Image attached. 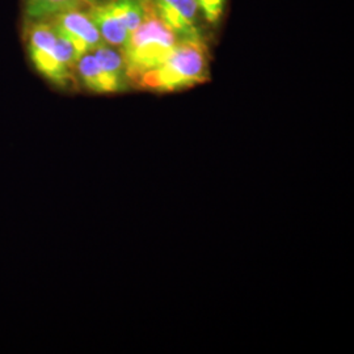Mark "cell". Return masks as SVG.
Wrapping results in <instances>:
<instances>
[{
	"mask_svg": "<svg viewBox=\"0 0 354 354\" xmlns=\"http://www.w3.org/2000/svg\"><path fill=\"white\" fill-rule=\"evenodd\" d=\"M210 76L209 50L203 41H183L156 68L134 84L155 92H175L203 84Z\"/></svg>",
	"mask_w": 354,
	"mask_h": 354,
	"instance_id": "1",
	"label": "cell"
},
{
	"mask_svg": "<svg viewBox=\"0 0 354 354\" xmlns=\"http://www.w3.org/2000/svg\"><path fill=\"white\" fill-rule=\"evenodd\" d=\"M180 41L156 15L151 0L147 3L145 19L129 36L121 49L127 64V82L136 84L140 76L156 68Z\"/></svg>",
	"mask_w": 354,
	"mask_h": 354,
	"instance_id": "2",
	"label": "cell"
},
{
	"mask_svg": "<svg viewBox=\"0 0 354 354\" xmlns=\"http://www.w3.org/2000/svg\"><path fill=\"white\" fill-rule=\"evenodd\" d=\"M153 10L180 42L203 41L197 0H151Z\"/></svg>",
	"mask_w": 354,
	"mask_h": 354,
	"instance_id": "3",
	"label": "cell"
},
{
	"mask_svg": "<svg viewBox=\"0 0 354 354\" xmlns=\"http://www.w3.org/2000/svg\"><path fill=\"white\" fill-rule=\"evenodd\" d=\"M53 26L74 45L79 57L105 44L88 15L77 10L55 15Z\"/></svg>",
	"mask_w": 354,
	"mask_h": 354,
	"instance_id": "4",
	"label": "cell"
},
{
	"mask_svg": "<svg viewBox=\"0 0 354 354\" xmlns=\"http://www.w3.org/2000/svg\"><path fill=\"white\" fill-rule=\"evenodd\" d=\"M75 68L84 86L93 92L111 93L127 88V86L102 71L93 54H89V51L76 61Z\"/></svg>",
	"mask_w": 354,
	"mask_h": 354,
	"instance_id": "5",
	"label": "cell"
},
{
	"mask_svg": "<svg viewBox=\"0 0 354 354\" xmlns=\"http://www.w3.org/2000/svg\"><path fill=\"white\" fill-rule=\"evenodd\" d=\"M91 21L97 28L100 36L105 44L112 45L114 48H124L129 39L130 33L122 23L114 16L108 4L95 6L89 10Z\"/></svg>",
	"mask_w": 354,
	"mask_h": 354,
	"instance_id": "6",
	"label": "cell"
},
{
	"mask_svg": "<svg viewBox=\"0 0 354 354\" xmlns=\"http://www.w3.org/2000/svg\"><path fill=\"white\" fill-rule=\"evenodd\" d=\"M95 59L97 61L102 71H105L108 75L112 76L124 86L129 84L127 76V64L122 51L114 49L112 45L102 44L96 49L92 50Z\"/></svg>",
	"mask_w": 354,
	"mask_h": 354,
	"instance_id": "7",
	"label": "cell"
},
{
	"mask_svg": "<svg viewBox=\"0 0 354 354\" xmlns=\"http://www.w3.org/2000/svg\"><path fill=\"white\" fill-rule=\"evenodd\" d=\"M149 0H113L108 3L114 16L122 23L129 33L142 24Z\"/></svg>",
	"mask_w": 354,
	"mask_h": 354,
	"instance_id": "8",
	"label": "cell"
},
{
	"mask_svg": "<svg viewBox=\"0 0 354 354\" xmlns=\"http://www.w3.org/2000/svg\"><path fill=\"white\" fill-rule=\"evenodd\" d=\"M93 0H26V13L32 19H45L53 15L76 11Z\"/></svg>",
	"mask_w": 354,
	"mask_h": 354,
	"instance_id": "9",
	"label": "cell"
},
{
	"mask_svg": "<svg viewBox=\"0 0 354 354\" xmlns=\"http://www.w3.org/2000/svg\"><path fill=\"white\" fill-rule=\"evenodd\" d=\"M197 3L207 23L215 24L219 21L225 8V0H197Z\"/></svg>",
	"mask_w": 354,
	"mask_h": 354,
	"instance_id": "10",
	"label": "cell"
}]
</instances>
